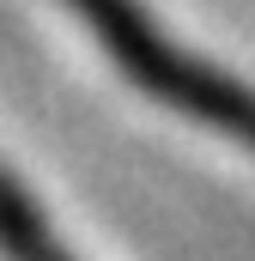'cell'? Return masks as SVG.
Instances as JSON below:
<instances>
[{
  "instance_id": "cell-1",
  "label": "cell",
  "mask_w": 255,
  "mask_h": 261,
  "mask_svg": "<svg viewBox=\"0 0 255 261\" xmlns=\"http://www.w3.org/2000/svg\"><path fill=\"white\" fill-rule=\"evenodd\" d=\"M67 6L91 18V31L110 43V55H116L152 97H164V103L189 110V116H200V122L225 128L231 140L255 146V97L243 91V85L219 79L213 67L189 61L183 49H170V43L146 24V12H140L134 0H67Z\"/></svg>"
},
{
  "instance_id": "cell-2",
  "label": "cell",
  "mask_w": 255,
  "mask_h": 261,
  "mask_svg": "<svg viewBox=\"0 0 255 261\" xmlns=\"http://www.w3.org/2000/svg\"><path fill=\"white\" fill-rule=\"evenodd\" d=\"M0 255L6 261H67V249L49 231V219L18 195V182L6 170H0Z\"/></svg>"
}]
</instances>
